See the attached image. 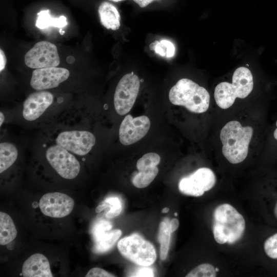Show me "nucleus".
Wrapping results in <instances>:
<instances>
[{
  "label": "nucleus",
  "mask_w": 277,
  "mask_h": 277,
  "mask_svg": "<svg viewBox=\"0 0 277 277\" xmlns=\"http://www.w3.org/2000/svg\"><path fill=\"white\" fill-rule=\"evenodd\" d=\"M253 135V129L251 126H243L236 120L227 122L220 133L224 156L232 164L243 162L248 154Z\"/></svg>",
  "instance_id": "obj_1"
},
{
  "label": "nucleus",
  "mask_w": 277,
  "mask_h": 277,
  "mask_svg": "<svg viewBox=\"0 0 277 277\" xmlns=\"http://www.w3.org/2000/svg\"><path fill=\"white\" fill-rule=\"evenodd\" d=\"M246 226L243 216L231 205L217 206L213 213L212 232L216 242L233 244L242 237Z\"/></svg>",
  "instance_id": "obj_2"
},
{
  "label": "nucleus",
  "mask_w": 277,
  "mask_h": 277,
  "mask_svg": "<svg viewBox=\"0 0 277 277\" xmlns=\"http://www.w3.org/2000/svg\"><path fill=\"white\" fill-rule=\"evenodd\" d=\"M169 98L173 105L184 106L195 113L205 112L210 104L207 90L188 78L180 80L170 89Z\"/></svg>",
  "instance_id": "obj_3"
},
{
  "label": "nucleus",
  "mask_w": 277,
  "mask_h": 277,
  "mask_svg": "<svg viewBox=\"0 0 277 277\" xmlns=\"http://www.w3.org/2000/svg\"><path fill=\"white\" fill-rule=\"evenodd\" d=\"M232 80V83L221 82L215 88V101L222 109L230 107L236 98H246L253 89V76L247 68H237L233 73Z\"/></svg>",
  "instance_id": "obj_4"
},
{
  "label": "nucleus",
  "mask_w": 277,
  "mask_h": 277,
  "mask_svg": "<svg viewBox=\"0 0 277 277\" xmlns=\"http://www.w3.org/2000/svg\"><path fill=\"white\" fill-rule=\"evenodd\" d=\"M117 247L122 255L140 266H150L156 259L153 245L136 233L121 239Z\"/></svg>",
  "instance_id": "obj_5"
},
{
  "label": "nucleus",
  "mask_w": 277,
  "mask_h": 277,
  "mask_svg": "<svg viewBox=\"0 0 277 277\" xmlns=\"http://www.w3.org/2000/svg\"><path fill=\"white\" fill-rule=\"evenodd\" d=\"M140 81L133 73L124 75L115 89L114 105L116 112L120 115L128 113L132 108L138 93Z\"/></svg>",
  "instance_id": "obj_6"
},
{
  "label": "nucleus",
  "mask_w": 277,
  "mask_h": 277,
  "mask_svg": "<svg viewBox=\"0 0 277 277\" xmlns=\"http://www.w3.org/2000/svg\"><path fill=\"white\" fill-rule=\"evenodd\" d=\"M46 157L50 165L62 177L71 180L78 174V161L63 147L57 144L50 147L46 151Z\"/></svg>",
  "instance_id": "obj_7"
},
{
  "label": "nucleus",
  "mask_w": 277,
  "mask_h": 277,
  "mask_svg": "<svg viewBox=\"0 0 277 277\" xmlns=\"http://www.w3.org/2000/svg\"><path fill=\"white\" fill-rule=\"evenodd\" d=\"M216 181L214 172L210 168L202 167L188 176L182 178L179 183L180 191L185 195L201 196L211 190Z\"/></svg>",
  "instance_id": "obj_8"
},
{
  "label": "nucleus",
  "mask_w": 277,
  "mask_h": 277,
  "mask_svg": "<svg viewBox=\"0 0 277 277\" xmlns=\"http://www.w3.org/2000/svg\"><path fill=\"white\" fill-rule=\"evenodd\" d=\"M25 63L33 69L57 67L60 59L56 46L47 41L36 43L25 55Z\"/></svg>",
  "instance_id": "obj_9"
},
{
  "label": "nucleus",
  "mask_w": 277,
  "mask_h": 277,
  "mask_svg": "<svg viewBox=\"0 0 277 277\" xmlns=\"http://www.w3.org/2000/svg\"><path fill=\"white\" fill-rule=\"evenodd\" d=\"M95 137L87 131H66L57 136L56 144L68 151L79 155L87 154L95 143Z\"/></svg>",
  "instance_id": "obj_10"
},
{
  "label": "nucleus",
  "mask_w": 277,
  "mask_h": 277,
  "mask_svg": "<svg viewBox=\"0 0 277 277\" xmlns=\"http://www.w3.org/2000/svg\"><path fill=\"white\" fill-rule=\"evenodd\" d=\"M150 125V120L146 116L133 117L130 114L127 115L120 127V142L127 146L138 142L148 133Z\"/></svg>",
  "instance_id": "obj_11"
},
{
  "label": "nucleus",
  "mask_w": 277,
  "mask_h": 277,
  "mask_svg": "<svg viewBox=\"0 0 277 277\" xmlns=\"http://www.w3.org/2000/svg\"><path fill=\"white\" fill-rule=\"evenodd\" d=\"M74 205L73 199L61 192H50L40 199L39 207L42 212L51 217L61 218L69 215Z\"/></svg>",
  "instance_id": "obj_12"
},
{
  "label": "nucleus",
  "mask_w": 277,
  "mask_h": 277,
  "mask_svg": "<svg viewBox=\"0 0 277 277\" xmlns=\"http://www.w3.org/2000/svg\"><path fill=\"white\" fill-rule=\"evenodd\" d=\"M69 74V70L64 68L52 67L36 69L32 72L30 85L38 91L55 88L66 80Z\"/></svg>",
  "instance_id": "obj_13"
},
{
  "label": "nucleus",
  "mask_w": 277,
  "mask_h": 277,
  "mask_svg": "<svg viewBox=\"0 0 277 277\" xmlns=\"http://www.w3.org/2000/svg\"><path fill=\"white\" fill-rule=\"evenodd\" d=\"M53 101V96L48 91L41 90L31 93L24 102V118L28 121L37 119L51 105Z\"/></svg>",
  "instance_id": "obj_14"
},
{
  "label": "nucleus",
  "mask_w": 277,
  "mask_h": 277,
  "mask_svg": "<svg viewBox=\"0 0 277 277\" xmlns=\"http://www.w3.org/2000/svg\"><path fill=\"white\" fill-rule=\"evenodd\" d=\"M22 275L24 277H52L47 258L42 254L31 255L24 263Z\"/></svg>",
  "instance_id": "obj_15"
},
{
  "label": "nucleus",
  "mask_w": 277,
  "mask_h": 277,
  "mask_svg": "<svg viewBox=\"0 0 277 277\" xmlns=\"http://www.w3.org/2000/svg\"><path fill=\"white\" fill-rule=\"evenodd\" d=\"M102 25L107 29L117 30L121 25V16L116 8L107 2H103L98 9Z\"/></svg>",
  "instance_id": "obj_16"
},
{
  "label": "nucleus",
  "mask_w": 277,
  "mask_h": 277,
  "mask_svg": "<svg viewBox=\"0 0 277 277\" xmlns=\"http://www.w3.org/2000/svg\"><path fill=\"white\" fill-rule=\"evenodd\" d=\"M17 230L11 217L6 213L0 212V244L6 245L15 239Z\"/></svg>",
  "instance_id": "obj_17"
},
{
  "label": "nucleus",
  "mask_w": 277,
  "mask_h": 277,
  "mask_svg": "<svg viewBox=\"0 0 277 277\" xmlns=\"http://www.w3.org/2000/svg\"><path fill=\"white\" fill-rule=\"evenodd\" d=\"M18 155L16 147L12 144L4 142L0 144V173L13 164Z\"/></svg>",
  "instance_id": "obj_18"
},
{
  "label": "nucleus",
  "mask_w": 277,
  "mask_h": 277,
  "mask_svg": "<svg viewBox=\"0 0 277 277\" xmlns=\"http://www.w3.org/2000/svg\"><path fill=\"white\" fill-rule=\"evenodd\" d=\"M35 25L41 29H45L49 27H54L62 28L67 25L66 17L61 15L58 17H53L50 15L49 10H44L37 13Z\"/></svg>",
  "instance_id": "obj_19"
},
{
  "label": "nucleus",
  "mask_w": 277,
  "mask_h": 277,
  "mask_svg": "<svg viewBox=\"0 0 277 277\" xmlns=\"http://www.w3.org/2000/svg\"><path fill=\"white\" fill-rule=\"evenodd\" d=\"M170 221L166 218L161 222L158 233V241L161 244L160 258L164 260L167 256L170 242L171 233Z\"/></svg>",
  "instance_id": "obj_20"
},
{
  "label": "nucleus",
  "mask_w": 277,
  "mask_h": 277,
  "mask_svg": "<svg viewBox=\"0 0 277 277\" xmlns=\"http://www.w3.org/2000/svg\"><path fill=\"white\" fill-rule=\"evenodd\" d=\"M122 234L120 229L109 231L95 242L93 251L95 253H104L109 250L115 245Z\"/></svg>",
  "instance_id": "obj_21"
},
{
  "label": "nucleus",
  "mask_w": 277,
  "mask_h": 277,
  "mask_svg": "<svg viewBox=\"0 0 277 277\" xmlns=\"http://www.w3.org/2000/svg\"><path fill=\"white\" fill-rule=\"evenodd\" d=\"M158 172L159 169L156 166L139 171L133 177L132 183L137 188H145L153 181Z\"/></svg>",
  "instance_id": "obj_22"
},
{
  "label": "nucleus",
  "mask_w": 277,
  "mask_h": 277,
  "mask_svg": "<svg viewBox=\"0 0 277 277\" xmlns=\"http://www.w3.org/2000/svg\"><path fill=\"white\" fill-rule=\"evenodd\" d=\"M150 49L161 56L167 58L173 57L175 54V47L172 43L166 39L161 40L160 42L155 41L152 43Z\"/></svg>",
  "instance_id": "obj_23"
},
{
  "label": "nucleus",
  "mask_w": 277,
  "mask_h": 277,
  "mask_svg": "<svg viewBox=\"0 0 277 277\" xmlns=\"http://www.w3.org/2000/svg\"><path fill=\"white\" fill-rule=\"evenodd\" d=\"M217 275L215 268L209 263L200 264L186 275V277H215Z\"/></svg>",
  "instance_id": "obj_24"
},
{
  "label": "nucleus",
  "mask_w": 277,
  "mask_h": 277,
  "mask_svg": "<svg viewBox=\"0 0 277 277\" xmlns=\"http://www.w3.org/2000/svg\"><path fill=\"white\" fill-rule=\"evenodd\" d=\"M160 155L154 152L144 154L137 162L136 167L139 171L156 166L160 162Z\"/></svg>",
  "instance_id": "obj_25"
},
{
  "label": "nucleus",
  "mask_w": 277,
  "mask_h": 277,
  "mask_svg": "<svg viewBox=\"0 0 277 277\" xmlns=\"http://www.w3.org/2000/svg\"><path fill=\"white\" fill-rule=\"evenodd\" d=\"M104 203L108 204L110 208L105 215L106 217L112 219L120 215L122 210V205L117 197H107L104 201Z\"/></svg>",
  "instance_id": "obj_26"
},
{
  "label": "nucleus",
  "mask_w": 277,
  "mask_h": 277,
  "mask_svg": "<svg viewBox=\"0 0 277 277\" xmlns=\"http://www.w3.org/2000/svg\"><path fill=\"white\" fill-rule=\"evenodd\" d=\"M111 228L112 224L108 221L101 220L96 223L92 230V235L95 242L110 231Z\"/></svg>",
  "instance_id": "obj_27"
},
{
  "label": "nucleus",
  "mask_w": 277,
  "mask_h": 277,
  "mask_svg": "<svg viewBox=\"0 0 277 277\" xmlns=\"http://www.w3.org/2000/svg\"><path fill=\"white\" fill-rule=\"evenodd\" d=\"M86 277H114L113 274L100 268L95 267L89 270Z\"/></svg>",
  "instance_id": "obj_28"
},
{
  "label": "nucleus",
  "mask_w": 277,
  "mask_h": 277,
  "mask_svg": "<svg viewBox=\"0 0 277 277\" xmlns=\"http://www.w3.org/2000/svg\"><path fill=\"white\" fill-rule=\"evenodd\" d=\"M135 276H153L152 269L147 267L141 268L135 274Z\"/></svg>",
  "instance_id": "obj_29"
},
{
  "label": "nucleus",
  "mask_w": 277,
  "mask_h": 277,
  "mask_svg": "<svg viewBox=\"0 0 277 277\" xmlns=\"http://www.w3.org/2000/svg\"><path fill=\"white\" fill-rule=\"evenodd\" d=\"M7 60L4 51L0 49V71L1 72L5 67Z\"/></svg>",
  "instance_id": "obj_30"
},
{
  "label": "nucleus",
  "mask_w": 277,
  "mask_h": 277,
  "mask_svg": "<svg viewBox=\"0 0 277 277\" xmlns=\"http://www.w3.org/2000/svg\"><path fill=\"white\" fill-rule=\"evenodd\" d=\"M135 3L139 5L140 7L144 8L147 6L149 4L154 1H159L161 0H133Z\"/></svg>",
  "instance_id": "obj_31"
},
{
  "label": "nucleus",
  "mask_w": 277,
  "mask_h": 277,
  "mask_svg": "<svg viewBox=\"0 0 277 277\" xmlns=\"http://www.w3.org/2000/svg\"><path fill=\"white\" fill-rule=\"evenodd\" d=\"M179 225V220L176 219H172L170 222V231L172 232L175 231Z\"/></svg>",
  "instance_id": "obj_32"
},
{
  "label": "nucleus",
  "mask_w": 277,
  "mask_h": 277,
  "mask_svg": "<svg viewBox=\"0 0 277 277\" xmlns=\"http://www.w3.org/2000/svg\"><path fill=\"white\" fill-rule=\"evenodd\" d=\"M109 208L108 204L106 203L103 204L102 205H98L95 209V212L96 213H100L102 210H104L106 208Z\"/></svg>",
  "instance_id": "obj_33"
},
{
  "label": "nucleus",
  "mask_w": 277,
  "mask_h": 277,
  "mask_svg": "<svg viewBox=\"0 0 277 277\" xmlns=\"http://www.w3.org/2000/svg\"><path fill=\"white\" fill-rule=\"evenodd\" d=\"M275 126V128H274V130L273 133V136L274 140L276 141H277V120L276 121Z\"/></svg>",
  "instance_id": "obj_34"
},
{
  "label": "nucleus",
  "mask_w": 277,
  "mask_h": 277,
  "mask_svg": "<svg viewBox=\"0 0 277 277\" xmlns=\"http://www.w3.org/2000/svg\"><path fill=\"white\" fill-rule=\"evenodd\" d=\"M5 117L3 114V113L1 112H0V126H1L3 124L4 121Z\"/></svg>",
  "instance_id": "obj_35"
},
{
  "label": "nucleus",
  "mask_w": 277,
  "mask_h": 277,
  "mask_svg": "<svg viewBox=\"0 0 277 277\" xmlns=\"http://www.w3.org/2000/svg\"><path fill=\"white\" fill-rule=\"evenodd\" d=\"M169 210V208H167V207H165V208H164L162 210V212L163 213H167Z\"/></svg>",
  "instance_id": "obj_36"
},
{
  "label": "nucleus",
  "mask_w": 277,
  "mask_h": 277,
  "mask_svg": "<svg viewBox=\"0 0 277 277\" xmlns=\"http://www.w3.org/2000/svg\"><path fill=\"white\" fill-rule=\"evenodd\" d=\"M108 1H111V2H119L121 1H123L124 0H108Z\"/></svg>",
  "instance_id": "obj_37"
},
{
  "label": "nucleus",
  "mask_w": 277,
  "mask_h": 277,
  "mask_svg": "<svg viewBox=\"0 0 277 277\" xmlns=\"http://www.w3.org/2000/svg\"><path fill=\"white\" fill-rule=\"evenodd\" d=\"M174 215L176 216V215H177L176 213H174Z\"/></svg>",
  "instance_id": "obj_38"
}]
</instances>
